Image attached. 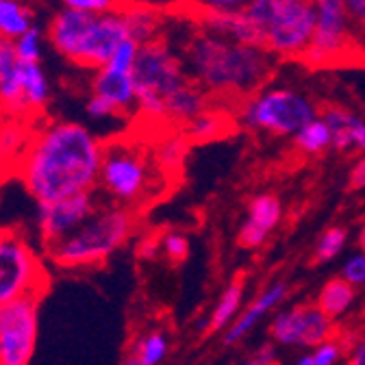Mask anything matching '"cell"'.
I'll use <instances>...</instances> for the list:
<instances>
[{"label":"cell","instance_id":"cell-1","mask_svg":"<svg viewBox=\"0 0 365 365\" xmlns=\"http://www.w3.org/2000/svg\"><path fill=\"white\" fill-rule=\"evenodd\" d=\"M105 142L74 120H39L16 176L35 205L98 192Z\"/></svg>","mask_w":365,"mask_h":365},{"label":"cell","instance_id":"cell-2","mask_svg":"<svg viewBox=\"0 0 365 365\" xmlns=\"http://www.w3.org/2000/svg\"><path fill=\"white\" fill-rule=\"evenodd\" d=\"M180 61L187 76L209 96L233 101L257 96L272 74V61L265 48L228 41L202 29L190 35Z\"/></svg>","mask_w":365,"mask_h":365},{"label":"cell","instance_id":"cell-3","mask_svg":"<svg viewBox=\"0 0 365 365\" xmlns=\"http://www.w3.org/2000/svg\"><path fill=\"white\" fill-rule=\"evenodd\" d=\"M137 233V211L115 202H101L72 235L46 248L43 255L59 269H85L105 265Z\"/></svg>","mask_w":365,"mask_h":365},{"label":"cell","instance_id":"cell-4","mask_svg":"<svg viewBox=\"0 0 365 365\" xmlns=\"http://www.w3.org/2000/svg\"><path fill=\"white\" fill-rule=\"evenodd\" d=\"M128 39L120 7L101 16L83 14L63 7L48 24V41L53 48L78 68H103L120 43Z\"/></svg>","mask_w":365,"mask_h":365},{"label":"cell","instance_id":"cell-5","mask_svg":"<svg viewBox=\"0 0 365 365\" xmlns=\"http://www.w3.org/2000/svg\"><path fill=\"white\" fill-rule=\"evenodd\" d=\"M159 182H165V178L159 174L148 150L128 140L105 142L98 194L107 198V202L137 211L157 196Z\"/></svg>","mask_w":365,"mask_h":365},{"label":"cell","instance_id":"cell-6","mask_svg":"<svg viewBox=\"0 0 365 365\" xmlns=\"http://www.w3.org/2000/svg\"><path fill=\"white\" fill-rule=\"evenodd\" d=\"M135 94L137 115L146 122L165 124V103L174 91L190 81L180 57L174 55L172 46L161 37L157 41L140 46L135 68Z\"/></svg>","mask_w":365,"mask_h":365},{"label":"cell","instance_id":"cell-7","mask_svg":"<svg viewBox=\"0 0 365 365\" xmlns=\"http://www.w3.org/2000/svg\"><path fill=\"white\" fill-rule=\"evenodd\" d=\"M48 289L43 257L16 228H0V309Z\"/></svg>","mask_w":365,"mask_h":365},{"label":"cell","instance_id":"cell-8","mask_svg":"<svg viewBox=\"0 0 365 365\" xmlns=\"http://www.w3.org/2000/svg\"><path fill=\"white\" fill-rule=\"evenodd\" d=\"M317 120L315 107L296 91L269 89L246 101L242 122L257 130L274 135H296L302 126Z\"/></svg>","mask_w":365,"mask_h":365},{"label":"cell","instance_id":"cell-9","mask_svg":"<svg viewBox=\"0 0 365 365\" xmlns=\"http://www.w3.org/2000/svg\"><path fill=\"white\" fill-rule=\"evenodd\" d=\"M39 296L0 309V365H31L39 337Z\"/></svg>","mask_w":365,"mask_h":365},{"label":"cell","instance_id":"cell-10","mask_svg":"<svg viewBox=\"0 0 365 365\" xmlns=\"http://www.w3.org/2000/svg\"><path fill=\"white\" fill-rule=\"evenodd\" d=\"M315 22L313 0H283L265 29V51L283 57L302 55L313 39Z\"/></svg>","mask_w":365,"mask_h":365},{"label":"cell","instance_id":"cell-11","mask_svg":"<svg viewBox=\"0 0 365 365\" xmlns=\"http://www.w3.org/2000/svg\"><path fill=\"white\" fill-rule=\"evenodd\" d=\"M317 9L315 33L302 53L309 66H333L344 61L350 43V16L346 0H313Z\"/></svg>","mask_w":365,"mask_h":365},{"label":"cell","instance_id":"cell-12","mask_svg":"<svg viewBox=\"0 0 365 365\" xmlns=\"http://www.w3.org/2000/svg\"><path fill=\"white\" fill-rule=\"evenodd\" d=\"M101 194L87 192L70 198H61L55 202L35 205V228L41 242V250L51 248L53 244L72 235L78 226H83L94 211L101 207Z\"/></svg>","mask_w":365,"mask_h":365},{"label":"cell","instance_id":"cell-13","mask_svg":"<svg viewBox=\"0 0 365 365\" xmlns=\"http://www.w3.org/2000/svg\"><path fill=\"white\" fill-rule=\"evenodd\" d=\"M335 319L324 315L315 304H298L281 311L269 324V337L279 346H300L317 348L333 337H337Z\"/></svg>","mask_w":365,"mask_h":365},{"label":"cell","instance_id":"cell-14","mask_svg":"<svg viewBox=\"0 0 365 365\" xmlns=\"http://www.w3.org/2000/svg\"><path fill=\"white\" fill-rule=\"evenodd\" d=\"M283 215V205L274 194H259L250 200L246 222L240 228L237 242L242 248L252 250L265 244L269 233L279 226Z\"/></svg>","mask_w":365,"mask_h":365},{"label":"cell","instance_id":"cell-15","mask_svg":"<svg viewBox=\"0 0 365 365\" xmlns=\"http://www.w3.org/2000/svg\"><path fill=\"white\" fill-rule=\"evenodd\" d=\"M22 61L9 39H0V115L29 118L22 91Z\"/></svg>","mask_w":365,"mask_h":365},{"label":"cell","instance_id":"cell-16","mask_svg":"<svg viewBox=\"0 0 365 365\" xmlns=\"http://www.w3.org/2000/svg\"><path fill=\"white\" fill-rule=\"evenodd\" d=\"M37 122L20 115H0V170L5 176L16 174L26 157Z\"/></svg>","mask_w":365,"mask_h":365},{"label":"cell","instance_id":"cell-17","mask_svg":"<svg viewBox=\"0 0 365 365\" xmlns=\"http://www.w3.org/2000/svg\"><path fill=\"white\" fill-rule=\"evenodd\" d=\"M91 94L107 101L124 118L137 111V94L133 72H124L111 66H103L91 76Z\"/></svg>","mask_w":365,"mask_h":365},{"label":"cell","instance_id":"cell-18","mask_svg":"<svg viewBox=\"0 0 365 365\" xmlns=\"http://www.w3.org/2000/svg\"><path fill=\"white\" fill-rule=\"evenodd\" d=\"M287 296V285L285 283H274L267 289H263L240 315L235 317V322L224 331V346H235L242 341L257 324L259 319H263L272 309H277Z\"/></svg>","mask_w":365,"mask_h":365},{"label":"cell","instance_id":"cell-19","mask_svg":"<svg viewBox=\"0 0 365 365\" xmlns=\"http://www.w3.org/2000/svg\"><path fill=\"white\" fill-rule=\"evenodd\" d=\"M211 109V96L192 78L180 85L165 103V124L185 128L200 113Z\"/></svg>","mask_w":365,"mask_h":365},{"label":"cell","instance_id":"cell-20","mask_svg":"<svg viewBox=\"0 0 365 365\" xmlns=\"http://www.w3.org/2000/svg\"><path fill=\"white\" fill-rule=\"evenodd\" d=\"M192 142L182 128H168L153 146V161L159 170V174L165 178V182H174V176H178L185 168L187 155H190Z\"/></svg>","mask_w":365,"mask_h":365},{"label":"cell","instance_id":"cell-21","mask_svg":"<svg viewBox=\"0 0 365 365\" xmlns=\"http://www.w3.org/2000/svg\"><path fill=\"white\" fill-rule=\"evenodd\" d=\"M120 14L128 33V39L137 41L140 46L161 39V26H163V11L137 3V0H122Z\"/></svg>","mask_w":365,"mask_h":365},{"label":"cell","instance_id":"cell-22","mask_svg":"<svg viewBox=\"0 0 365 365\" xmlns=\"http://www.w3.org/2000/svg\"><path fill=\"white\" fill-rule=\"evenodd\" d=\"M22 91L24 103L31 120H41V113L46 111L53 96L51 78L41 68V63H24L22 66Z\"/></svg>","mask_w":365,"mask_h":365},{"label":"cell","instance_id":"cell-23","mask_svg":"<svg viewBox=\"0 0 365 365\" xmlns=\"http://www.w3.org/2000/svg\"><path fill=\"white\" fill-rule=\"evenodd\" d=\"M235 128V118L231 113H226L224 109H207L205 113H200L196 120H192L182 133L187 135V140L194 144H207V142H215L222 140L228 133Z\"/></svg>","mask_w":365,"mask_h":365},{"label":"cell","instance_id":"cell-24","mask_svg":"<svg viewBox=\"0 0 365 365\" xmlns=\"http://www.w3.org/2000/svg\"><path fill=\"white\" fill-rule=\"evenodd\" d=\"M244 287H246V279H242V274L226 285L224 294L220 296L217 304L211 311V317L207 319V324H205V333L207 335L226 331L228 327L235 322V317L240 315V309H242Z\"/></svg>","mask_w":365,"mask_h":365},{"label":"cell","instance_id":"cell-25","mask_svg":"<svg viewBox=\"0 0 365 365\" xmlns=\"http://www.w3.org/2000/svg\"><path fill=\"white\" fill-rule=\"evenodd\" d=\"M354 300H356V287L344 281L341 277H337L322 285V289H319L315 298V307L331 319H339L350 311Z\"/></svg>","mask_w":365,"mask_h":365},{"label":"cell","instance_id":"cell-26","mask_svg":"<svg viewBox=\"0 0 365 365\" xmlns=\"http://www.w3.org/2000/svg\"><path fill=\"white\" fill-rule=\"evenodd\" d=\"M31 26H35L33 11L22 0H0V39L16 41Z\"/></svg>","mask_w":365,"mask_h":365},{"label":"cell","instance_id":"cell-27","mask_svg":"<svg viewBox=\"0 0 365 365\" xmlns=\"http://www.w3.org/2000/svg\"><path fill=\"white\" fill-rule=\"evenodd\" d=\"M128 354L140 365H161L170 354V339L163 331H148L133 341Z\"/></svg>","mask_w":365,"mask_h":365},{"label":"cell","instance_id":"cell-28","mask_svg":"<svg viewBox=\"0 0 365 365\" xmlns=\"http://www.w3.org/2000/svg\"><path fill=\"white\" fill-rule=\"evenodd\" d=\"M322 120L331 130V146L337 150H352V128L361 118L344 107H327Z\"/></svg>","mask_w":365,"mask_h":365},{"label":"cell","instance_id":"cell-29","mask_svg":"<svg viewBox=\"0 0 365 365\" xmlns=\"http://www.w3.org/2000/svg\"><path fill=\"white\" fill-rule=\"evenodd\" d=\"M294 137H296L298 150H302L304 155H319L327 148H331V130L322 118H317L309 122L307 126H302Z\"/></svg>","mask_w":365,"mask_h":365},{"label":"cell","instance_id":"cell-30","mask_svg":"<svg viewBox=\"0 0 365 365\" xmlns=\"http://www.w3.org/2000/svg\"><path fill=\"white\" fill-rule=\"evenodd\" d=\"M346 240H348V233L346 228L341 226H331L327 231L319 235L317 240V246H315V263H329L333 261L346 246Z\"/></svg>","mask_w":365,"mask_h":365},{"label":"cell","instance_id":"cell-31","mask_svg":"<svg viewBox=\"0 0 365 365\" xmlns=\"http://www.w3.org/2000/svg\"><path fill=\"white\" fill-rule=\"evenodd\" d=\"M16 53L22 63H41L43 57V31L35 24L22 37L14 41Z\"/></svg>","mask_w":365,"mask_h":365},{"label":"cell","instance_id":"cell-32","mask_svg":"<svg viewBox=\"0 0 365 365\" xmlns=\"http://www.w3.org/2000/svg\"><path fill=\"white\" fill-rule=\"evenodd\" d=\"M161 255L172 263L178 265L190 257V240L178 233V231H168L161 233Z\"/></svg>","mask_w":365,"mask_h":365},{"label":"cell","instance_id":"cell-33","mask_svg":"<svg viewBox=\"0 0 365 365\" xmlns=\"http://www.w3.org/2000/svg\"><path fill=\"white\" fill-rule=\"evenodd\" d=\"M344 354H346L344 344L339 341V337H333L324 344H319L311 352V359H313V365H335Z\"/></svg>","mask_w":365,"mask_h":365},{"label":"cell","instance_id":"cell-34","mask_svg":"<svg viewBox=\"0 0 365 365\" xmlns=\"http://www.w3.org/2000/svg\"><path fill=\"white\" fill-rule=\"evenodd\" d=\"M120 5H122V0H63V7L83 11V14H94V16L115 11Z\"/></svg>","mask_w":365,"mask_h":365},{"label":"cell","instance_id":"cell-35","mask_svg":"<svg viewBox=\"0 0 365 365\" xmlns=\"http://www.w3.org/2000/svg\"><path fill=\"white\" fill-rule=\"evenodd\" d=\"M341 279L348 281L354 287L365 285V252L354 255L352 259L346 261L344 269H341Z\"/></svg>","mask_w":365,"mask_h":365},{"label":"cell","instance_id":"cell-36","mask_svg":"<svg viewBox=\"0 0 365 365\" xmlns=\"http://www.w3.org/2000/svg\"><path fill=\"white\" fill-rule=\"evenodd\" d=\"M135 255L137 259L142 261H153L161 255V235L157 233H146L137 240V246H135Z\"/></svg>","mask_w":365,"mask_h":365},{"label":"cell","instance_id":"cell-37","mask_svg":"<svg viewBox=\"0 0 365 365\" xmlns=\"http://www.w3.org/2000/svg\"><path fill=\"white\" fill-rule=\"evenodd\" d=\"M85 113H87L91 120H111V118H122L113 105H109L107 101H103V98H98V96H94V94H91V96H89V101L85 103Z\"/></svg>","mask_w":365,"mask_h":365},{"label":"cell","instance_id":"cell-38","mask_svg":"<svg viewBox=\"0 0 365 365\" xmlns=\"http://www.w3.org/2000/svg\"><path fill=\"white\" fill-rule=\"evenodd\" d=\"M190 3L209 11H244L252 0H190Z\"/></svg>","mask_w":365,"mask_h":365},{"label":"cell","instance_id":"cell-39","mask_svg":"<svg viewBox=\"0 0 365 365\" xmlns=\"http://www.w3.org/2000/svg\"><path fill=\"white\" fill-rule=\"evenodd\" d=\"M346 365H365V335H359L346 350Z\"/></svg>","mask_w":365,"mask_h":365},{"label":"cell","instance_id":"cell-40","mask_svg":"<svg viewBox=\"0 0 365 365\" xmlns=\"http://www.w3.org/2000/svg\"><path fill=\"white\" fill-rule=\"evenodd\" d=\"M348 187L350 190H363L365 187V155L352 165L348 176Z\"/></svg>","mask_w":365,"mask_h":365},{"label":"cell","instance_id":"cell-41","mask_svg":"<svg viewBox=\"0 0 365 365\" xmlns=\"http://www.w3.org/2000/svg\"><path fill=\"white\" fill-rule=\"evenodd\" d=\"M255 359L261 363V365H281V359H279V350L274 344H265L257 350Z\"/></svg>","mask_w":365,"mask_h":365},{"label":"cell","instance_id":"cell-42","mask_svg":"<svg viewBox=\"0 0 365 365\" xmlns=\"http://www.w3.org/2000/svg\"><path fill=\"white\" fill-rule=\"evenodd\" d=\"M348 16L359 26H365V0H346Z\"/></svg>","mask_w":365,"mask_h":365},{"label":"cell","instance_id":"cell-43","mask_svg":"<svg viewBox=\"0 0 365 365\" xmlns=\"http://www.w3.org/2000/svg\"><path fill=\"white\" fill-rule=\"evenodd\" d=\"M352 148L365 155V120H359L352 128Z\"/></svg>","mask_w":365,"mask_h":365},{"label":"cell","instance_id":"cell-44","mask_svg":"<svg viewBox=\"0 0 365 365\" xmlns=\"http://www.w3.org/2000/svg\"><path fill=\"white\" fill-rule=\"evenodd\" d=\"M359 246H361V252H365V222L361 224V231H359Z\"/></svg>","mask_w":365,"mask_h":365},{"label":"cell","instance_id":"cell-45","mask_svg":"<svg viewBox=\"0 0 365 365\" xmlns=\"http://www.w3.org/2000/svg\"><path fill=\"white\" fill-rule=\"evenodd\" d=\"M296 365H313V359H311V354H304V356H300V359L296 361Z\"/></svg>","mask_w":365,"mask_h":365},{"label":"cell","instance_id":"cell-46","mask_svg":"<svg viewBox=\"0 0 365 365\" xmlns=\"http://www.w3.org/2000/svg\"><path fill=\"white\" fill-rule=\"evenodd\" d=\"M242 365H261V363H259V361H257V359L252 356V359H248V361H244Z\"/></svg>","mask_w":365,"mask_h":365},{"label":"cell","instance_id":"cell-47","mask_svg":"<svg viewBox=\"0 0 365 365\" xmlns=\"http://www.w3.org/2000/svg\"><path fill=\"white\" fill-rule=\"evenodd\" d=\"M5 178V174H3V170H0V180H3Z\"/></svg>","mask_w":365,"mask_h":365},{"label":"cell","instance_id":"cell-48","mask_svg":"<svg viewBox=\"0 0 365 365\" xmlns=\"http://www.w3.org/2000/svg\"><path fill=\"white\" fill-rule=\"evenodd\" d=\"M279 3H283V0H279Z\"/></svg>","mask_w":365,"mask_h":365}]
</instances>
